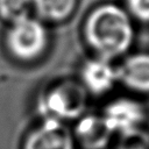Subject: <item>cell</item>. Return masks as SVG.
Wrapping results in <instances>:
<instances>
[{
  "label": "cell",
  "mask_w": 149,
  "mask_h": 149,
  "mask_svg": "<svg viewBox=\"0 0 149 149\" xmlns=\"http://www.w3.org/2000/svg\"><path fill=\"white\" fill-rule=\"evenodd\" d=\"M23 149H73V140L62 121L44 119L27 136Z\"/></svg>",
  "instance_id": "cell-4"
},
{
  "label": "cell",
  "mask_w": 149,
  "mask_h": 149,
  "mask_svg": "<svg viewBox=\"0 0 149 149\" xmlns=\"http://www.w3.org/2000/svg\"><path fill=\"white\" fill-rule=\"evenodd\" d=\"M31 0H0V17L10 23L28 15Z\"/></svg>",
  "instance_id": "cell-10"
},
{
  "label": "cell",
  "mask_w": 149,
  "mask_h": 149,
  "mask_svg": "<svg viewBox=\"0 0 149 149\" xmlns=\"http://www.w3.org/2000/svg\"><path fill=\"white\" fill-rule=\"evenodd\" d=\"M85 92L81 86L65 81L50 88L40 100L38 108L44 119L65 120L81 114L85 108Z\"/></svg>",
  "instance_id": "cell-3"
},
{
  "label": "cell",
  "mask_w": 149,
  "mask_h": 149,
  "mask_svg": "<svg viewBox=\"0 0 149 149\" xmlns=\"http://www.w3.org/2000/svg\"><path fill=\"white\" fill-rule=\"evenodd\" d=\"M128 6L140 20L149 21V0H128Z\"/></svg>",
  "instance_id": "cell-12"
},
{
  "label": "cell",
  "mask_w": 149,
  "mask_h": 149,
  "mask_svg": "<svg viewBox=\"0 0 149 149\" xmlns=\"http://www.w3.org/2000/svg\"><path fill=\"white\" fill-rule=\"evenodd\" d=\"M143 116V109L137 102L129 99H120L106 107L102 118L112 132L127 134L136 130Z\"/></svg>",
  "instance_id": "cell-5"
},
{
  "label": "cell",
  "mask_w": 149,
  "mask_h": 149,
  "mask_svg": "<svg viewBox=\"0 0 149 149\" xmlns=\"http://www.w3.org/2000/svg\"><path fill=\"white\" fill-rule=\"evenodd\" d=\"M123 140L120 149H149V142L147 137L137 130L122 134Z\"/></svg>",
  "instance_id": "cell-11"
},
{
  "label": "cell",
  "mask_w": 149,
  "mask_h": 149,
  "mask_svg": "<svg viewBox=\"0 0 149 149\" xmlns=\"http://www.w3.org/2000/svg\"><path fill=\"white\" fill-rule=\"evenodd\" d=\"M113 132L106 125L104 118L94 115L85 116L76 127V135L83 146L90 149H98L105 146Z\"/></svg>",
  "instance_id": "cell-8"
},
{
  "label": "cell",
  "mask_w": 149,
  "mask_h": 149,
  "mask_svg": "<svg viewBox=\"0 0 149 149\" xmlns=\"http://www.w3.org/2000/svg\"><path fill=\"white\" fill-rule=\"evenodd\" d=\"M85 35L90 45L105 59L127 50L133 40V27L128 15L114 5H104L88 16Z\"/></svg>",
  "instance_id": "cell-1"
},
{
  "label": "cell",
  "mask_w": 149,
  "mask_h": 149,
  "mask_svg": "<svg viewBox=\"0 0 149 149\" xmlns=\"http://www.w3.org/2000/svg\"><path fill=\"white\" fill-rule=\"evenodd\" d=\"M47 40L44 26L29 15L12 22L6 34L7 48L20 61L37 58L45 49Z\"/></svg>",
  "instance_id": "cell-2"
},
{
  "label": "cell",
  "mask_w": 149,
  "mask_h": 149,
  "mask_svg": "<svg viewBox=\"0 0 149 149\" xmlns=\"http://www.w3.org/2000/svg\"><path fill=\"white\" fill-rule=\"evenodd\" d=\"M118 79L133 90L149 92V55L129 57L118 69Z\"/></svg>",
  "instance_id": "cell-7"
},
{
  "label": "cell",
  "mask_w": 149,
  "mask_h": 149,
  "mask_svg": "<svg viewBox=\"0 0 149 149\" xmlns=\"http://www.w3.org/2000/svg\"><path fill=\"white\" fill-rule=\"evenodd\" d=\"M81 76L90 91L93 93H104L108 91L118 79V70L108 63V59L101 57L87 62L83 68Z\"/></svg>",
  "instance_id": "cell-6"
},
{
  "label": "cell",
  "mask_w": 149,
  "mask_h": 149,
  "mask_svg": "<svg viewBox=\"0 0 149 149\" xmlns=\"http://www.w3.org/2000/svg\"><path fill=\"white\" fill-rule=\"evenodd\" d=\"M31 5L40 17L58 22L72 13L76 0H31Z\"/></svg>",
  "instance_id": "cell-9"
}]
</instances>
